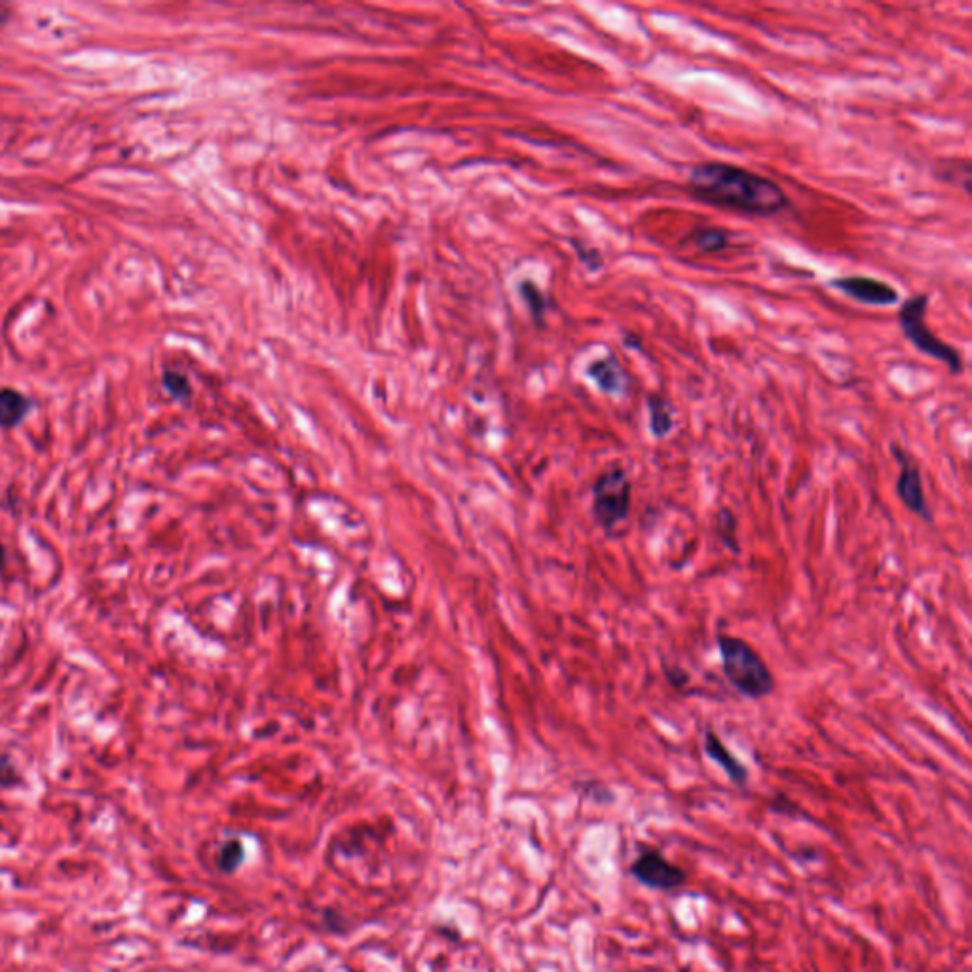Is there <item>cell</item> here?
Here are the masks:
<instances>
[{
	"label": "cell",
	"mask_w": 972,
	"mask_h": 972,
	"mask_svg": "<svg viewBox=\"0 0 972 972\" xmlns=\"http://www.w3.org/2000/svg\"><path fill=\"white\" fill-rule=\"evenodd\" d=\"M521 289H523L524 300H526L528 308L532 310L534 318L542 319L543 312H545V308H547V300H545V297H543L542 291L538 289V285H536V283H532V281H524L523 285H521Z\"/></svg>",
	"instance_id": "obj_17"
},
{
	"label": "cell",
	"mask_w": 972,
	"mask_h": 972,
	"mask_svg": "<svg viewBox=\"0 0 972 972\" xmlns=\"http://www.w3.org/2000/svg\"><path fill=\"white\" fill-rule=\"evenodd\" d=\"M629 872L638 883L655 891H673L686 883V872L655 849H648L638 855Z\"/></svg>",
	"instance_id": "obj_6"
},
{
	"label": "cell",
	"mask_w": 972,
	"mask_h": 972,
	"mask_svg": "<svg viewBox=\"0 0 972 972\" xmlns=\"http://www.w3.org/2000/svg\"><path fill=\"white\" fill-rule=\"evenodd\" d=\"M703 748H705V754L711 758L712 762L722 767V771L728 775L729 781H733L737 786L747 785V766L724 745V741L718 737V733L714 729H707Z\"/></svg>",
	"instance_id": "obj_9"
},
{
	"label": "cell",
	"mask_w": 972,
	"mask_h": 972,
	"mask_svg": "<svg viewBox=\"0 0 972 972\" xmlns=\"http://www.w3.org/2000/svg\"><path fill=\"white\" fill-rule=\"evenodd\" d=\"M23 783H25V779H23L18 766L12 762V758L8 754H2L0 756V788L12 790V788L23 786Z\"/></svg>",
	"instance_id": "obj_16"
},
{
	"label": "cell",
	"mask_w": 972,
	"mask_h": 972,
	"mask_svg": "<svg viewBox=\"0 0 972 972\" xmlns=\"http://www.w3.org/2000/svg\"><path fill=\"white\" fill-rule=\"evenodd\" d=\"M648 407V428L655 439H665L674 430V407L669 399L659 393H652L646 399Z\"/></svg>",
	"instance_id": "obj_12"
},
{
	"label": "cell",
	"mask_w": 972,
	"mask_h": 972,
	"mask_svg": "<svg viewBox=\"0 0 972 972\" xmlns=\"http://www.w3.org/2000/svg\"><path fill=\"white\" fill-rule=\"evenodd\" d=\"M621 342L627 350H633V352H642V338L635 335V333H623L621 337Z\"/></svg>",
	"instance_id": "obj_21"
},
{
	"label": "cell",
	"mask_w": 972,
	"mask_h": 972,
	"mask_svg": "<svg viewBox=\"0 0 972 972\" xmlns=\"http://www.w3.org/2000/svg\"><path fill=\"white\" fill-rule=\"evenodd\" d=\"M574 247L578 251V257L580 261L591 270V272H597L602 266H604V261H602V255L599 253V249L595 247H589V245H583L581 242H574Z\"/></svg>",
	"instance_id": "obj_19"
},
{
	"label": "cell",
	"mask_w": 972,
	"mask_h": 972,
	"mask_svg": "<svg viewBox=\"0 0 972 972\" xmlns=\"http://www.w3.org/2000/svg\"><path fill=\"white\" fill-rule=\"evenodd\" d=\"M686 188L701 204L750 217H773L790 206L779 183L728 162L695 164L688 173Z\"/></svg>",
	"instance_id": "obj_1"
},
{
	"label": "cell",
	"mask_w": 972,
	"mask_h": 972,
	"mask_svg": "<svg viewBox=\"0 0 972 972\" xmlns=\"http://www.w3.org/2000/svg\"><path fill=\"white\" fill-rule=\"evenodd\" d=\"M688 242L705 255H716L731 247V232L720 226H697L688 236Z\"/></svg>",
	"instance_id": "obj_13"
},
{
	"label": "cell",
	"mask_w": 972,
	"mask_h": 972,
	"mask_svg": "<svg viewBox=\"0 0 972 972\" xmlns=\"http://www.w3.org/2000/svg\"><path fill=\"white\" fill-rule=\"evenodd\" d=\"M33 411V401L14 390L0 388V430H14Z\"/></svg>",
	"instance_id": "obj_10"
},
{
	"label": "cell",
	"mask_w": 972,
	"mask_h": 972,
	"mask_svg": "<svg viewBox=\"0 0 972 972\" xmlns=\"http://www.w3.org/2000/svg\"><path fill=\"white\" fill-rule=\"evenodd\" d=\"M714 534L720 543L729 549L731 553H739V540H737V519L729 507H720L714 515Z\"/></svg>",
	"instance_id": "obj_14"
},
{
	"label": "cell",
	"mask_w": 972,
	"mask_h": 972,
	"mask_svg": "<svg viewBox=\"0 0 972 972\" xmlns=\"http://www.w3.org/2000/svg\"><path fill=\"white\" fill-rule=\"evenodd\" d=\"M6 566H8V551H6L4 543L0 542V574H4Z\"/></svg>",
	"instance_id": "obj_22"
},
{
	"label": "cell",
	"mask_w": 972,
	"mask_h": 972,
	"mask_svg": "<svg viewBox=\"0 0 972 972\" xmlns=\"http://www.w3.org/2000/svg\"><path fill=\"white\" fill-rule=\"evenodd\" d=\"M589 378L597 384L600 392L612 397H619L627 392V373L617 359L616 354H606V356L595 359L587 367Z\"/></svg>",
	"instance_id": "obj_8"
},
{
	"label": "cell",
	"mask_w": 972,
	"mask_h": 972,
	"mask_svg": "<svg viewBox=\"0 0 972 972\" xmlns=\"http://www.w3.org/2000/svg\"><path fill=\"white\" fill-rule=\"evenodd\" d=\"M243 860H245V847L242 840L238 838L226 840L217 853V866L226 876L234 874L242 866Z\"/></svg>",
	"instance_id": "obj_15"
},
{
	"label": "cell",
	"mask_w": 972,
	"mask_h": 972,
	"mask_svg": "<svg viewBox=\"0 0 972 972\" xmlns=\"http://www.w3.org/2000/svg\"><path fill=\"white\" fill-rule=\"evenodd\" d=\"M830 285L845 297L868 306H893L900 300L897 289L891 283L870 276H842L830 280Z\"/></svg>",
	"instance_id": "obj_7"
},
{
	"label": "cell",
	"mask_w": 972,
	"mask_h": 972,
	"mask_svg": "<svg viewBox=\"0 0 972 972\" xmlns=\"http://www.w3.org/2000/svg\"><path fill=\"white\" fill-rule=\"evenodd\" d=\"M663 671H665V676H667V682L674 686V688H684L688 682H690V674L686 673L682 667L678 665H663Z\"/></svg>",
	"instance_id": "obj_20"
},
{
	"label": "cell",
	"mask_w": 972,
	"mask_h": 972,
	"mask_svg": "<svg viewBox=\"0 0 972 972\" xmlns=\"http://www.w3.org/2000/svg\"><path fill=\"white\" fill-rule=\"evenodd\" d=\"M891 454L900 466L897 479L898 500L904 504L908 511L917 515L921 521L933 523V513H931L929 502H927L921 471L917 468L914 456L908 450H904V447H900L898 443L891 445Z\"/></svg>",
	"instance_id": "obj_5"
},
{
	"label": "cell",
	"mask_w": 972,
	"mask_h": 972,
	"mask_svg": "<svg viewBox=\"0 0 972 972\" xmlns=\"http://www.w3.org/2000/svg\"><path fill=\"white\" fill-rule=\"evenodd\" d=\"M927 310H929V295L927 293L912 295L910 299H906L900 304L898 325H900L904 337L908 338V342H912L921 354L944 363L948 367V371L954 376L963 374L965 361H963L961 352L952 344L940 340L931 331V327L927 325Z\"/></svg>",
	"instance_id": "obj_3"
},
{
	"label": "cell",
	"mask_w": 972,
	"mask_h": 972,
	"mask_svg": "<svg viewBox=\"0 0 972 972\" xmlns=\"http://www.w3.org/2000/svg\"><path fill=\"white\" fill-rule=\"evenodd\" d=\"M722 673L731 688L747 699H764L775 692V678L764 657L739 636L716 635Z\"/></svg>",
	"instance_id": "obj_2"
},
{
	"label": "cell",
	"mask_w": 972,
	"mask_h": 972,
	"mask_svg": "<svg viewBox=\"0 0 972 972\" xmlns=\"http://www.w3.org/2000/svg\"><path fill=\"white\" fill-rule=\"evenodd\" d=\"M164 386L175 399H187L190 395V386L183 374L173 373V371L164 374Z\"/></svg>",
	"instance_id": "obj_18"
},
{
	"label": "cell",
	"mask_w": 972,
	"mask_h": 972,
	"mask_svg": "<svg viewBox=\"0 0 972 972\" xmlns=\"http://www.w3.org/2000/svg\"><path fill=\"white\" fill-rule=\"evenodd\" d=\"M593 517L602 530L612 532L631 513L633 485L623 466H610L593 483Z\"/></svg>",
	"instance_id": "obj_4"
},
{
	"label": "cell",
	"mask_w": 972,
	"mask_h": 972,
	"mask_svg": "<svg viewBox=\"0 0 972 972\" xmlns=\"http://www.w3.org/2000/svg\"><path fill=\"white\" fill-rule=\"evenodd\" d=\"M971 162L967 158H940L933 166L936 181L963 188L965 194H971Z\"/></svg>",
	"instance_id": "obj_11"
}]
</instances>
